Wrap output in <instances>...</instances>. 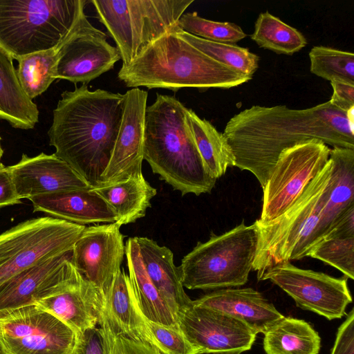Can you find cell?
Segmentation results:
<instances>
[{
    "mask_svg": "<svg viewBox=\"0 0 354 354\" xmlns=\"http://www.w3.org/2000/svg\"><path fill=\"white\" fill-rule=\"evenodd\" d=\"M174 28L121 67L118 77L127 87L226 89L252 79L212 59L180 37Z\"/></svg>",
    "mask_w": 354,
    "mask_h": 354,
    "instance_id": "cell-4",
    "label": "cell"
},
{
    "mask_svg": "<svg viewBox=\"0 0 354 354\" xmlns=\"http://www.w3.org/2000/svg\"><path fill=\"white\" fill-rule=\"evenodd\" d=\"M177 26L189 34L214 42L234 44L247 37L235 24L209 20L196 12L183 14Z\"/></svg>",
    "mask_w": 354,
    "mask_h": 354,
    "instance_id": "cell-35",
    "label": "cell"
},
{
    "mask_svg": "<svg viewBox=\"0 0 354 354\" xmlns=\"http://www.w3.org/2000/svg\"><path fill=\"white\" fill-rule=\"evenodd\" d=\"M185 119L207 171L217 180L228 167H234L235 162L223 133L192 109L187 108Z\"/></svg>",
    "mask_w": 354,
    "mask_h": 354,
    "instance_id": "cell-28",
    "label": "cell"
},
{
    "mask_svg": "<svg viewBox=\"0 0 354 354\" xmlns=\"http://www.w3.org/2000/svg\"><path fill=\"white\" fill-rule=\"evenodd\" d=\"M104 310L121 333L156 348L138 305L129 275L124 269L121 268L113 281L104 301Z\"/></svg>",
    "mask_w": 354,
    "mask_h": 354,
    "instance_id": "cell-24",
    "label": "cell"
},
{
    "mask_svg": "<svg viewBox=\"0 0 354 354\" xmlns=\"http://www.w3.org/2000/svg\"><path fill=\"white\" fill-rule=\"evenodd\" d=\"M92 189L111 208L117 216L115 223L120 226L144 217L151 207V200L157 193L142 174L122 181L102 184Z\"/></svg>",
    "mask_w": 354,
    "mask_h": 354,
    "instance_id": "cell-25",
    "label": "cell"
},
{
    "mask_svg": "<svg viewBox=\"0 0 354 354\" xmlns=\"http://www.w3.org/2000/svg\"><path fill=\"white\" fill-rule=\"evenodd\" d=\"M180 330L198 354H241L250 350L257 334L244 322L223 312L193 304L178 315Z\"/></svg>",
    "mask_w": 354,
    "mask_h": 354,
    "instance_id": "cell-14",
    "label": "cell"
},
{
    "mask_svg": "<svg viewBox=\"0 0 354 354\" xmlns=\"http://www.w3.org/2000/svg\"><path fill=\"white\" fill-rule=\"evenodd\" d=\"M8 167L19 199L93 188L55 153L48 155L41 153L33 157L23 154L17 164Z\"/></svg>",
    "mask_w": 354,
    "mask_h": 354,
    "instance_id": "cell-18",
    "label": "cell"
},
{
    "mask_svg": "<svg viewBox=\"0 0 354 354\" xmlns=\"http://www.w3.org/2000/svg\"><path fill=\"white\" fill-rule=\"evenodd\" d=\"M329 159L330 177L313 245L326 234L342 214L354 205V149L333 147Z\"/></svg>",
    "mask_w": 354,
    "mask_h": 354,
    "instance_id": "cell-23",
    "label": "cell"
},
{
    "mask_svg": "<svg viewBox=\"0 0 354 354\" xmlns=\"http://www.w3.org/2000/svg\"><path fill=\"white\" fill-rule=\"evenodd\" d=\"M333 90L330 104L344 112L354 108V84L340 80H332Z\"/></svg>",
    "mask_w": 354,
    "mask_h": 354,
    "instance_id": "cell-40",
    "label": "cell"
},
{
    "mask_svg": "<svg viewBox=\"0 0 354 354\" xmlns=\"http://www.w3.org/2000/svg\"><path fill=\"white\" fill-rule=\"evenodd\" d=\"M148 93L139 88L124 93L122 118L102 184H109L142 174L144 160L145 116Z\"/></svg>",
    "mask_w": 354,
    "mask_h": 354,
    "instance_id": "cell-17",
    "label": "cell"
},
{
    "mask_svg": "<svg viewBox=\"0 0 354 354\" xmlns=\"http://www.w3.org/2000/svg\"><path fill=\"white\" fill-rule=\"evenodd\" d=\"M193 304L234 317L256 334H264L284 317L261 292L251 288L216 290L193 301Z\"/></svg>",
    "mask_w": 354,
    "mask_h": 354,
    "instance_id": "cell-20",
    "label": "cell"
},
{
    "mask_svg": "<svg viewBox=\"0 0 354 354\" xmlns=\"http://www.w3.org/2000/svg\"><path fill=\"white\" fill-rule=\"evenodd\" d=\"M259 231L244 221L221 235L212 233L205 243L185 255L178 266L183 287L218 290L241 286L248 280L257 253Z\"/></svg>",
    "mask_w": 354,
    "mask_h": 354,
    "instance_id": "cell-7",
    "label": "cell"
},
{
    "mask_svg": "<svg viewBox=\"0 0 354 354\" xmlns=\"http://www.w3.org/2000/svg\"><path fill=\"white\" fill-rule=\"evenodd\" d=\"M35 305L80 334L98 326L104 299L100 291L78 272L63 290L38 301Z\"/></svg>",
    "mask_w": 354,
    "mask_h": 354,
    "instance_id": "cell-19",
    "label": "cell"
},
{
    "mask_svg": "<svg viewBox=\"0 0 354 354\" xmlns=\"http://www.w3.org/2000/svg\"><path fill=\"white\" fill-rule=\"evenodd\" d=\"M61 45L17 59L19 63L17 75L19 84L30 100L42 94L56 80V67Z\"/></svg>",
    "mask_w": 354,
    "mask_h": 354,
    "instance_id": "cell-31",
    "label": "cell"
},
{
    "mask_svg": "<svg viewBox=\"0 0 354 354\" xmlns=\"http://www.w3.org/2000/svg\"><path fill=\"white\" fill-rule=\"evenodd\" d=\"M306 257L319 259L354 279V234L329 230L309 250Z\"/></svg>",
    "mask_w": 354,
    "mask_h": 354,
    "instance_id": "cell-33",
    "label": "cell"
},
{
    "mask_svg": "<svg viewBox=\"0 0 354 354\" xmlns=\"http://www.w3.org/2000/svg\"><path fill=\"white\" fill-rule=\"evenodd\" d=\"M156 348L162 354H198L180 328L164 326L145 317Z\"/></svg>",
    "mask_w": 354,
    "mask_h": 354,
    "instance_id": "cell-37",
    "label": "cell"
},
{
    "mask_svg": "<svg viewBox=\"0 0 354 354\" xmlns=\"http://www.w3.org/2000/svg\"><path fill=\"white\" fill-rule=\"evenodd\" d=\"M34 212L80 225L115 223L117 216L92 189L42 194L29 198Z\"/></svg>",
    "mask_w": 354,
    "mask_h": 354,
    "instance_id": "cell-21",
    "label": "cell"
},
{
    "mask_svg": "<svg viewBox=\"0 0 354 354\" xmlns=\"http://www.w3.org/2000/svg\"><path fill=\"white\" fill-rule=\"evenodd\" d=\"M73 354H106L104 335L99 325L78 334Z\"/></svg>",
    "mask_w": 354,
    "mask_h": 354,
    "instance_id": "cell-38",
    "label": "cell"
},
{
    "mask_svg": "<svg viewBox=\"0 0 354 354\" xmlns=\"http://www.w3.org/2000/svg\"><path fill=\"white\" fill-rule=\"evenodd\" d=\"M187 107L157 93L145 116L144 160L182 196L209 193L216 179L207 171L185 119Z\"/></svg>",
    "mask_w": 354,
    "mask_h": 354,
    "instance_id": "cell-3",
    "label": "cell"
},
{
    "mask_svg": "<svg viewBox=\"0 0 354 354\" xmlns=\"http://www.w3.org/2000/svg\"><path fill=\"white\" fill-rule=\"evenodd\" d=\"M223 133L234 167L251 172L263 188L280 153L298 143L316 139L354 149L353 109L344 112L330 101L305 109L254 105L232 116Z\"/></svg>",
    "mask_w": 354,
    "mask_h": 354,
    "instance_id": "cell-1",
    "label": "cell"
},
{
    "mask_svg": "<svg viewBox=\"0 0 354 354\" xmlns=\"http://www.w3.org/2000/svg\"><path fill=\"white\" fill-rule=\"evenodd\" d=\"M1 138L0 136V165H2L1 162V159L2 156L3 154V149L1 147Z\"/></svg>",
    "mask_w": 354,
    "mask_h": 354,
    "instance_id": "cell-42",
    "label": "cell"
},
{
    "mask_svg": "<svg viewBox=\"0 0 354 354\" xmlns=\"http://www.w3.org/2000/svg\"><path fill=\"white\" fill-rule=\"evenodd\" d=\"M120 59L118 48L84 12L59 48L55 77L87 84L113 68Z\"/></svg>",
    "mask_w": 354,
    "mask_h": 354,
    "instance_id": "cell-13",
    "label": "cell"
},
{
    "mask_svg": "<svg viewBox=\"0 0 354 354\" xmlns=\"http://www.w3.org/2000/svg\"><path fill=\"white\" fill-rule=\"evenodd\" d=\"M78 334L37 305L0 313L4 354H73Z\"/></svg>",
    "mask_w": 354,
    "mask_h": 354,
    "instance_id": "cell-11",
    "label": "cell"
},
{
    "mask_svg": "<svg viewBox=\"0 0 354 354\" xmlns=\"http://www.w3.org/2000/svg\"><path fill=\"white\" fill-rule=\"evenodd\" d=\"M330 354H354V309L339 327Z\"/></svg>",
    "mask_w": 354,
    "mask_h": 354,
    "instance_id": "cell-39",
    "label": "cell"
},
{
    "mask_svg": "<svg viewBox=\"0 0 354 354\" xmlns=\"http://www.w3.org/2000/svg\"><path fill=\"white\" fill-rule=\"evenodd\" d=\"M98 325L103 332L106 354H162L151 344L121 333L110 322L104 308Z\"/></svg>",
    "mask_w": 354,
    "mask_h": 354,
    "instance_id": "cell-36",
    "label": "cell"
},
{
    "mask_svg": "<svg viewBox=\"0 0 354 354\" xmlns=\"http://www.w3.org/2000/svg\"><path fill=\"white\" fill-rule=\"evenodd\" d=\"M12 60L0 47V119L14 128L32 129L39 121V112L23 91Z\"/></svg>",
    "mask_w": 354,
    "mask_h": 354,
    "instance_id": "cell-27",
    "label": "cell"
},
{
    "mask_svg": "<svg viewBox=\"0 0 354 354\" xmlns=\"http://www.w3.org/2000/svg\"><path fill=\"white\" fill-rule=\"evenodd\" d=\"M250 37L259 47L288 55L299 52L307 44L301 32L268 11L259 14Z\"/></svg>",
    "mask_w": 354,
    "mask_h": 354,
    "instance_id": "cell-30",
    "label": "cell"
},
{
    "mask_svg": "<svg viewBox=\"0 0 354 354\" xmlns=\"http://www.w3.org/2000/svg\"><path fill=\"white\" fill-rule=\"evenodd\" d=\"M86 226L51 216L24 221L0 234V285L30 266L72 250Z\"/></svg>",
    "mask_w": 354,
    "mask_h": 354,
    "instance_id": "cell-9",
    "label": "cell"
},
{
    "mask_svg": "<svg viewBox=\"0 0 354 354\" xmlns=\"http://www.w3.org/2000/svg\"><path fill=\"white\" fill-rule=\"evenodd\" d=\"M310 72L328 81L340 80L354 84V54L324 46L309 52Z\"/></svg>",
    "mask_w": 354,
    "mask_h": 354,
    "instance_id": "cell-34",
    "label": "cell"
},
{
    "mask_svg": "<svg viewBox=\"0 0 354 354\" xmlns=\"http://www.w3.org/2000/svg\"><path fill=\"white\" fill-rule=\"evenodd\" d=\"M125 256L131 281L140 311L153 322L180 328L178 319L152 283L143 266L136 237L125 243Z\"/></svg>",
    "mask_w": 354,
    "mask_h": 354,
    "instance_id": "cell-26",
    "label": "cell"
},
{
    "mask_svg": "<svg viewBox=\"0 0 354 354\" xmlns=\"http://www.w3.org/2000/svg\"><path fill=\"white\" fill-rule=\"evenodd\" d=\"M71 250L39 262L0 285V313L35 305L63 290L78 274Z\"/></svg>",
    "mask_w": 354,
    "mask_h": 354,
    "instance_id": "cell-16",
    "label": "cell"
},
{
    "mask_svg": "<svg viewBox=\"0 0 354 354\" xmlns=\"http://www.w3.org/2000/svg\"><path fill=\"white\" fill-rule=\"evenodd\" d=\"M136 240L148 277L178 319V314L192 304V300L184 290L172 252L147 237L136 236Z\"/></svg>",
    "mask_w": 354,
    "mask_h": 354,
    "instance_id": "cell-22",
    "label": "cell"
},
{
    "mask_svg": "<svg viewBox=\"0 0 354 354\" xmlns=\"http://www.w3.org/2000/svg\"><path fill=\"white\" fill-rule=\"evenodd\" d=\"M120 227L115 222L86 227L71 250L72 263L100 291L104 301L125 254Z\"/></svg>",
    "mask_w": 354,
    "mask_h": 354,
    "instance_id": "cell-15",
    "label": "cell"
},
{
    "mask_svg": "<svg viewBox=\"0 0 354 354\" xmlns=\"http://www.w3.org/2000/svg\"><path fill=\"white\" fill-rule=\"evenodd\" d=\"M86 0H0V47L12 59L59 46Z\"/></svg>",
    "mask_w": 354,
    "mask_h": 354,
    "instance_id": "cell-5",
    "label": "cell"
},
{
    "mask_svg": "<svg viewBox=\"0 0 354 354\" xmlns=\"http://www.w3.org/2000/svg\"><path fill=\"white\" fill-rule=\"evenodd\" d=\"M257 279L271 281L290 296L298 307L328 320L344 316L346 306L352 302L346 277L335 278L301 269L290 261L266 270Z\"/></svg>",
    "mask_w": 354,
    "mask_h": 354,
    "instance_id": "cell-12",
    "label": "cell"
},
{
    "mask_svg": "<svg viewBox=\"0 0 354 354\" xmlns=\"http://www.w3.org/2000/svg\"><path fill=\"white\" fill-rule=\"evenodd\" d=\"M97 18L129 64L162 35L175 27L194 0H92Z\"/></svg>",
    "mask_w": 354,
    "mask_h": 354,
    "instance_id": "cell-8",
    "label": "cell"
},
{
    "mask_svg": "<svg viewBox=\"0 0 354 354\" xmlns=\"http://www.w3.org/2000/svg\"><path fill=\"white\" fill-rule=\"evenodd\" d=\"M0 354H4L1 346H0Z\"/></svg>",
    "mask_w": 354,
    "mask_h": 354,
    "instance_id": "cell-43",
    "label": "cell"
},
{
    "mask_svg": "<svg viewBox=\"0 0 354 354\" xmlns=\"http://www.w3.org/2000/svg\"><path fill=\"white\" fill-rule=\"evenodd\" d=\"M330 170L329 159L282 215L266 224L255 221L259 241L252 270L257 276L274 266L306 257L326 198Z\"/></svg>",
    "mask_w": 354,
    "mask_h": 354,
    "instance_id": "cell-6",
    "label": "cell"
},
{
    "mask_svg": "<svg viewBox=\"0 0 354 354\" xmlns=\"http://www.w3.org/2000/svg\"><path fill=\"white\" fill-rule=\"evenodd\" d=\"M174 30L180 37L212 59L240 74L252 78L259 67V57L247 48L205 40L183 31L177 26Z\"/></svg>",
    "mask_w": 354,
    "mask_h": 354,
    "instance_id": "cell-32",
    "label": "cell"
},
{
    "mask_svg": "<svg viewBox=\"0 0 354 354\" xmlns=\"http://www.w3.org/2000/svg\"><path fill=\"white\" fill-rule=\"evenodd\" d=\"M321 337L306 321L283 317L265 333L266 354H318Z\"/></svg>",
    "mask_w": 354,
    "mask_h": 354,
    "instance_id": "cell-29",
    "label": "cell"
},
{
    "mask_svg": "<svg viewBox=\"0 0 354 354\" xmlns=\"http://www.w3.org/2000/svg\"><path fill=\"white\" fill-rule=\"evenodd\" d=\"M124 94L87 84L65 91L53 110L48 131L55 154L68 164L93 188L111 159L124 111Z\"/></svg>",
    "mask_w": 354,
    "mask_h": 354,
    "instance_id": "cell-2",
    "label": "cell"
},
{
    "mask_svg": "<svg viewBox=\"0 0 354 354\" xmlns=\"http://www.w3.org/2000/svg\"><path fill=\"white\" fill-rule=\"evenodd\" d=\"M21 203L8 167L0 165V209Z\"/></svg>",
    "mask_w": 354,
    "mask_h": 354,
    "instance_id": "cell-41",
    "label": "cell"
},
{
    "mask_svg": "<svg viewBox=\"0 0 354 354\" xmlns=\"http://www.w3.org/2000/svg\"><path fill=\"white\" fill-rule=\"evenodd\" d=\"M330 149L324 142L311 139L283 150L262 188V211L256 221L270 223L288 209L325 167Z\"/></svg>",
    "mask_w": 354,
    "mask_h": 354,
    "instance_id": "cell-10",
    "label": "cell"
}]
</instances>
